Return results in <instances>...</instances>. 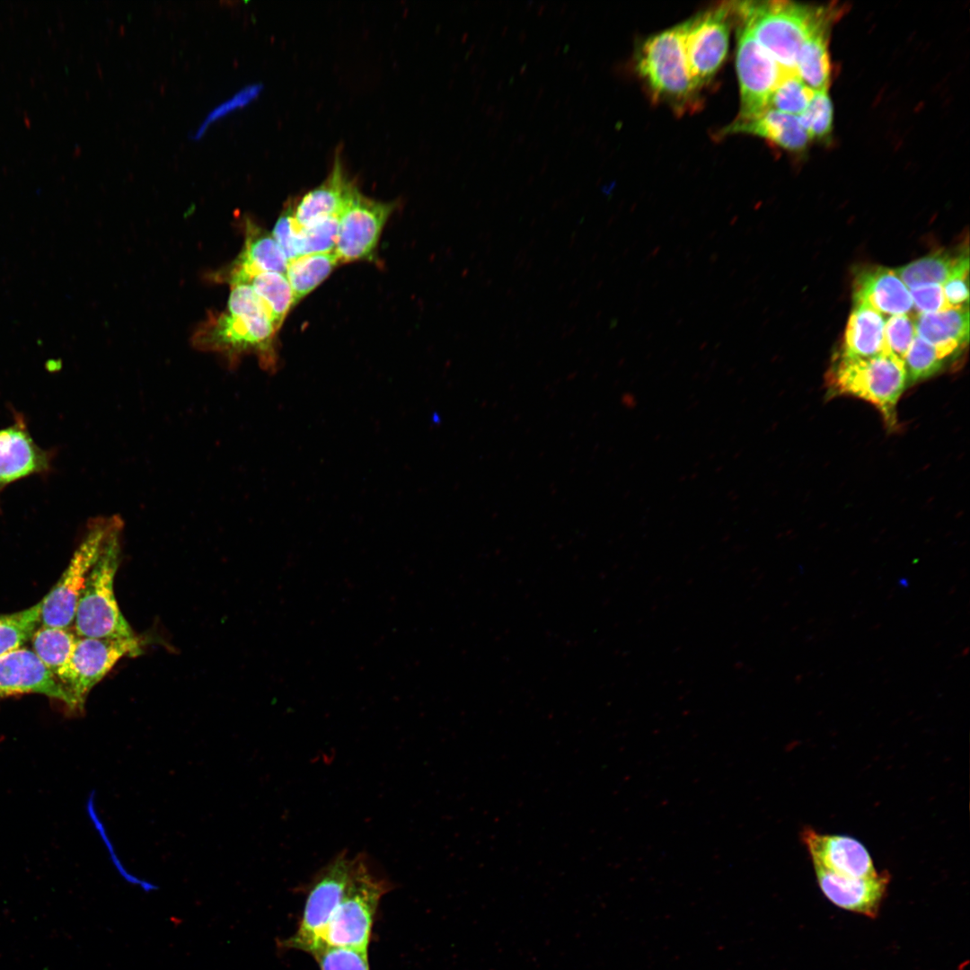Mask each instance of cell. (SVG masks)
<instances>
[{
    "instance_id": "1",
    "label": "cell",
    "mask_w": 970,
    "mask_h": 970,
    "mask_svg": "<svg viewBox=\"0 0 970 970\" xmlns=\"http://www.w3.org/2000/svg\"><path fill=\"white\" fill-rule=\"evenodd\" d=\"M226 307L210 314L194 331L192 345L201 351L223 357L230 366L240 357L254 353L260 366H275L273 339L277 332L260 299L247 284L230 286Z\"/></svg>"
},
{
    "instance_id": "2",
    "label": "cell",
    "mask_w": 970,
    "mask_h": 970,
    "mask_svg": "<svg viewBox=\"0 0 970 970\" xmlns=\"http://www.w3.org/2000/svg\"><path fill=\"white\" fill-rule=\"evenodd\" d=\"M737 17L754 40L783 68L795 71L804 41L841 13L837 6H812L788 1L732 2Z\"/></svg>"
},
{
    "instance_id": "3",
    "label": "cell",
    "mask_w": 970,
    "mask_h": 970,
    "mask_svg": "<svg viewBox=\"0 0 970 970\" xmlns=\"http://www.w3.org/2000/svg\"><path fill=\"white\" fill-rule=\"evenodd\" d=\"M122 532L123 521L116 516L77 603L73 623L77 637H137L122 614L114 592V579L121 557Z\"/></svg>"
},
{
    "instance_id": "4",
    "label": "cell",
    "mask_w": 970,
    "mask_h": 970,
    "mask_svg": "<svg viewBox=\"0 0 970 970\" xmlns=\"http://www.w3.org/2000/svg\"><path fill=\"white\" fill-rule=\"evenodd\" d=\"M832 395H849L874 405L886 426L897 425L896 407L905 390L904 361L885 352L872 357H851L839 352L826 375Z\"/></svg>"
},
{
    "instance_id": "5",
    "label": "cell",
    "mask_w": 970,
    "mask_h": 970,
    "mask_svg": "<svg viewBox=\"0 0 970 970\" xmlns=\"http://www.w3.org/2000/svg\"><path fill=\"white\" fill-rule=\"evenodd\" d=\"M390 889L376 877L364 856L353 858L345 893L322 935V945L367 951L379 902Z\"/></svg>"
},
{
    "instance_id": "6",
    "label": "cell",
    "mask_w": 970,
    "mask_h": 970,
    "mask_svg": "<svg viewBox=\"0 0 970 970\" xmlns=\"http://www.w3.org/2000/svg\"><path fill=\"white\" fill-rule=\"evenodd\" d=\"M687 22L648 38L636 57L637 71L656 101H667L677 109L692 102L697 89L692 80L684 49Z\"/></svg>"
},
{
    "instance_id": "7",
    "label": "cell",
    "mask_w": 970,
    "mask_h": 970,
    "mask_svg": "<svg viewBox=\"0 0 970 970\" xmlns=\"http://www.w3.org/2000/svg\"><path fill=\"white\" fill-rule=\"evenodd\" d=\"M115 518L116 516H101L89 524L87 533L62 576L41 599L40 622L43 626L68 628L74 623L77 603L86 578Z\"/></svg>"
},
{
    "instance_id": "8",
    "label": "cell",
    "mask_w": 970,
    "mask_h": 970,
    "mask_svg": "<svg viewBox=\"0 0 970 970\" xmlns=\"http://www.w3.org/2000/svg\"><path fill=\"white\" fill-rule=\"evenodd\" d=\"M142 640L77 637L72 655L57 676L66 692L71 710L79 711L90 691L125 657L142 654Z\"/></svg>"
},
{
    "instance_id": "9",
    "label": "cell",
    "mask_w": 970,
    "mask_h": 970,
    "mask_svg": "<svg viewBox=\"0 0 970 970\" xmlns=\"http://www.w3.org/2000/svg\"><path fill=\"white\" fill-rule=\"evenodd\" d=\"M353 859L339 854L322 869L310 885L300 923L282 947L312 953L322 946L323 932L338 907L348 885Z\"/></svg>"
},
{
    "instance_id": "10",
    "label": "cell",
    "mask_w": 970,
    "mask_h": 970,
    "mask_svg": "<svg viewBox=\"0 0 970 970\" xmlns=\"http://www.w3.org/2000/svg\"><path fill=\"white\" fill-rule=\"evenodd\" d=\"M731 16L732 2H728L686 21L685 56L697 90L712 79L726 58Z\"/></svg>"
},
{
    "instance_id": "11",
    "label": "cell",
    "mask_w": 970,
    "mask_h": 970,
    "mask_svg": "<svg viewBox=\"0 0 970 970\" xmlns=\"http://www.w3.org/2000/svg\"><path fill=\"white\" fill-rule=\"evenodd\" d=\"M736 35L740 111L736 119H747L769 109L770 98L780 80L795 71L781 67L741 23Z\"/></svg>"
},
{
    "instance_id": "12",
    "label": "cell",
    "mask_w": 970,
    "mask_h": 970,
    "mask_svg": "<svg viewBox=\"0 0 970 970\" xmlns=\"http://www.w3.org/2000/svg\"><path fill=\"white\" fill-rule=\"evenodd\" d=\"M393 202L372 199L357 189L339 216L334 248L340 263L372 260Z\"/></svg>"
},
{
    "instance_id": "13",
    "label": "cell",
    "mask_w": 970,
    "mask_h": 970,
    "mask_svg": "<svg viewBox=\"0 0 970 970\" xmlns=\"http://www.w3.org/2000/svg\"><path fill=\"white\" fill-rule=\"evenodd\" d=\"M52 463L53 453L34 441L21 414L0 428V493L13 482L49 473Z\"/></svg>"
},
{
    "instance_id": "14",
    "label": "cell",
    "mask_w": 970,
    "mask_h": 970,
    "mask_svg": "<svg viewBox=\"0 0 970 970\" xmlns=\"http://www.w3.org/2000/svg\"><path fill=\"white\" fill-rule=\"evenodd\" d=\"M800 838L813 866L858 878L874 877L879 873L866 847L855 838L821 833L811 827H804Z\"/></svg>"
},
{
    "instance_id": "15",
    "label": "cell",
    "mask_w": 970,
    "mask_h": 970,
    "mask_svg": "<svg viewBox=\"0 0 970 970\" xmlns=\"http://www.w3.org/2000/svg\"><path fill=\"white\" fill-rule=\"evenodd\" d=\"M287 264L288 260L272 234L246 218L242 250L229 265L214 274V279L230 286L242 284L259 272L286 274Z\"/></svg>"
},
{
    "instance_id": "16",
    "label": "cell",
    "mask_w": 970,
    "mask_h": 970,
    "mask_svg": "<svg viewBox=\"0 0 970 970\" xmlns=\"http://www.w3.org/2000/svg\"><path fill=\"white\" fill-rule=\"evenodd\" d=\"M22 693L44 694L71 707L56 676L32 650L20 648L0 657V696Z\"/></svg>"
},
{
    "instance_id": "17",
    "label": "cell",
    "mask_w": 970,
    "mask_h": 970,
    "mask_svg": "<svg viewBox=\"0 0 970 970\" xmlns=\"http://www.w3.org/2000/svg\"><path fill=\"white\" fill-rule=\"evenodd\" d=\"M818 886L836 906L876 918L886 895L890 874L879 872L874 877L858 878L841 876L814 866Z\"/></svg>"
},
{
    "instance_id": "18",
    "label": "cell",
    "mask_w": 970,
    "mask_h": 970,
    "mask_svg": "<svg viewBox=\"0 0 970 970\" xmlns=\"http://www.w3.org/2000/svg\"><path fill=\"white\" fill-rule=\"evenodd\" d=\"M853 300L889 316L908 314L913 307L908 287L895 269L886 267L868 268L856 276Z\"/></svg>"
},
{
    "instance_id": "19",
    "label": "cell",
    "mask_w": 970,
    "mask_h": 970,
    "mask_svg": "<svg viewBox=\"0 0 970 970\" xmlns=\"http://www.w3.org/2000/svg\"><path fill=\"white\" fill-rule=\"evenodd\" d=\"M357 189L346 177L337 156L329 176L295 206L296 225L305 227L328 217L339 216Z\"/></svg>"
},
{
    "instance_id": "20",
    "label": "cell",
    "mask_w": 970,
    "mask_h": 970,
    "mask_svg": "<svg viewBox=\"0 0 970 970\" xmlns=\"http://www.w3.org/2000/svg\"><path fill=\"white\" fill-rule=\"evenodd\" d=\"M745 133L754 135L789 152H801L811 141L798 117L767 109L747 119H735L722 130V135Z\"/></svg>"
},
{
    "instance_id": "21",
    "label": "cell",
    "mask_w": 970,
    "mask_h": 970,
    "mask_svg": "<svg viewBox=\"0 0 970 970\" xmlns=\"http://www.w3.org/2000/svg\"><path fill=\"white\" fill-rule=\"evenodd\" d=\"M916 336L931 344L948 357L966 345L969 338L968 307L918 313L914 318Z\"/></svg>"
},
{
    "instance_id": "22",
    "label": "cell",
    "mask_w": 970,
    "mask_h": 970,
    "mask_svg": "<svg viewBox=\"0 0 970 970\" xmlns=\"http://www.w3.org/2000/svg\"><path fill=\"white\" fill-rule=\"evenodd\" d=\"M883 315L865 304H854L844 332L841 353L872 357L886 351Z\"/></svg>"
},
{
    "instance_id": "23",
    "label": "cell",
    "mask_w": 970,
    "mask_h": 970,
    "mask_svg": "<svg viewBox=\"0 0 970 970\" xmlns=\"http://www.w3.org/2000/svg\"><path fill=\"white\" fill-rule=\"evenodd\" d=\"M908 288L943 285L951 277L969 272L967 250L957 254L939 251L895 269Z\"/></svg>"
},
{
    "instance_id": "24",
    "label": "cell",
    "mask_w": 970,
    "mask_h": 970,
    "mask_svg": "<svg viewBox=\"0 0 970 970\" xmlns=\"http://www.w3.org/2000/svg\"><path fill=\"white\" fill-rule=\"evenodd\" d=\"M832 23L815 31L799 48L795 73L813 91L828 90L831 62L828 52V31Z\"/></svg>"
},
{
    "instance_id": "25",
    "label": "cell",
    "mask_w": 970,
    "mask_h": 970,
    "mask_svg": "<svg viewBox=\"0 0 970 970\" xmlns=\"http://www.w3.org/2000/svg\"><path fill=\"white\" fill-rule=\"evenodd\" d=\"M339 263L334 251L302 255L288 261L286 276L294 305L325 280Z\"/></svg>"
},
{
    "instance_id": "26",
    "label": "cell",
    "mask_w": 970,
    "mask_h": 970,
    "mask_svg": "<svg viewBox=\"0 0 970 970\" xmlns=\"http://www.w3.org/2000/svg\"><path fill=\"white\" fill-rule=\"evenodd\" d=\"M242 284L249 285L260 299L278 331L288 311L294 306L293 292L286 274L259 272L251 275Z\"/></svg>"
},
{
    "instance_id": "27",
    "label": "cell",
    "mask_w": 970,
    "mask_h": 970,
    "mask_svg": "<svg viewBox=\"0 0 970 970\" xmlns=\"http://www.w3.org/2000/svg\"><path fill=\"white\" fill-rule=\"evenodd\" d=\"M33 652L57 679L74 650L77 636L68 628L41 626L31 637Z\"/></svg>"
},
{
    "instance_id": "28",
    "label": "cell",
    "mask_w": 970,
    "mask_h": 970,
    "mask_svg": "<svg viewBox=\"0 0 970 970\" xmlns=\"http://www.w3.org/2000/svg\"><path fill=\"white\" fill-rule=\"evenodd\" d=\"M42 602L22 611L0 614V657L23 646L40 622Z\"/></svg>"
},
{
    "instance_id": "29",
    "label": "cell",
    "mask_w": 970,
    "mask_h": 970,
    "mask_svg": "<svg viewBox=\"0 0 970 970\" xmlns=\"http://www.w3.org/2000/svg\"><path fill=\"white\" fill-rule=\"evenodd\" d=\"M948 358L936 347L915 336L904 358L907 383L922 381L939 373Z\"/></svg>"
},
{
    "instance_id": "30",
    "label": "cell",
    "mask_w": 970,
    "mask_h": 970,
    "mask_svg": "<svg viewBox=\"0 0 970 970\" xmlns=\"http://www.w3.org/2000/svg\"><path fill=\"white\" fill-rule=\"evenodd\" d=\"M338 225L339 216H331L305 227L296 225L295 247L297 256L334 251Z\"/></svg>"
},
{
    "instance_id": "31",
    "label": "cell",
    "mask_w": 970,
    "mask_h": 970,
    "mask_svg": "<svg viewBox=\"0 0 970 970\" xmlns=\"http://www.w3.org/2000/svg\"><path fill=\"white\" fill-rule=\"evenodd\" d=\"M814 92L795 72H789L783 76L773 91L770 98L769 109L799 116L807 107Z\"/></svg>"
},
{
    "instance_id": "32",
    "label": "cell",
    "mask_w": 970,
    "mask_h": 970,
    "mask_svg": "<svg viewBox=\"0 0 970 970\" xmlns=\"http://www.w3.org/2000/svg\"><path fill=\"white\" fill-rule=\"evenodd\" d=\"M810 139H824L833 130V106L827 90L815 91L806 110L798 116Z\"/></svg>"
},
{
    "instance_id": "33",
    "label": "cell",
    "mask_w": 970,
    "mask_h": 970,
    "mask_svg": "<svg viewBox=\"0 0 970 970\" xmlns=\"http://www.w3.org/2000/svg\"><path fill=\"white\" fill-rule=\"evenodd\" d=\"M311 955L320 970H370L367 951L322 945Z\"/></svg>"
},
{
    "instance_id": "34",
    "label": "cell",
    "mask_w": 970,
    "mask_h": 970,
    "mask_svg": "<svg viewBox=\"0 0 970 970\" xmlns=\"http://www.w3.org/2000/svg\"><path fill=\"white\" fill-rule=\"evenodd\" d=\"M915 336L914 319L908 314L892 315L885 322L886 351L903 361Z\"/></svg>"
},
{
    "instance_id": "35",
    "label": "cell",
    "mask_w": 970,
    "mask_h": 970,
    "mask_svg": "<svg viewBox=\"0 0 970 970\" xmlns=\"http://www.w3.org/2000/svg\"><path fill=\"white\" fill-rule=\"evenodd\" d=\"M913 307L919 313L940 312L951 308L941 285H927L910 290Z\"/></svg>"
},
{
    "instance_id": "36",
    "label": "cell",
    "mask_w": 970,
    "mask_h": 970,
    "mask_svg": "<svg viewBox=\"0 0 970 970\" xmlns=\"http://www.w3.org/2000/svg\"><path fill=\"white\" fill-rule=\"evenodd\" d=\"M294 207L288 205L278 217L272 232V235L288 261L298 257L295 247L296 225L294 220Z\"/></svg>"
},
{
    "instance_id": "37",
    "label": "cell",
    "mask_w": 970,
    "mask_h": 970,
    "mask_svg": "<svg viewBox=\"0 0 970 970\" xmlns=\"http://www.w3.org/2000/svg\"><path fill=\"white\" fill-rule=\"evenodd\" d=\"M258 92H259V87L257 85H251V86L245 87V88L242 89L241 91H239L238 93H236L230 99L226 100L225 101H224L221 104H219L218 106H216L214 110H212L207 114V118L204 119V121L201 123V125L196 130V133L194 135V138L200 137L204 134V132L206 131L208 125L210 123H212L214 120H216L218 118L225 115L226 113L233 110L236 107H242V106L245 105L248 101H250L252 98H254L256 96Z\"/></svg>"
},
{
    "instance_id": "38",
    "label": "cell",
    "mask_w": 970,
    "mask_h": 970,
    "mask_svg": "<svg viewBox=\"0 0 970 970\" xmlns=\"http://www.w3.org/2000/svg\"><path fill=\"white\" fill-rule=\"evenodd\" d=\"M942 288L950 307H968V273L951 277L942 285Z\"/></svg>"
}]
</instances>
